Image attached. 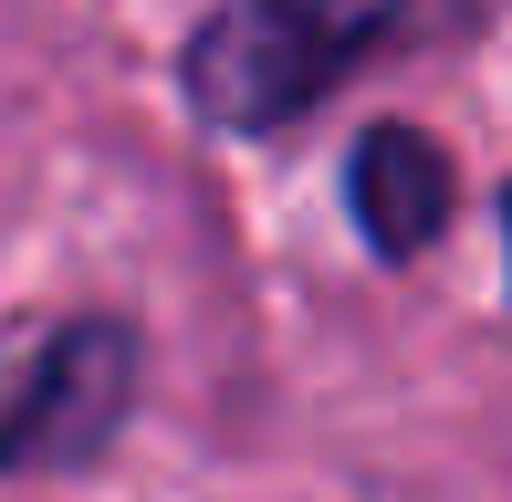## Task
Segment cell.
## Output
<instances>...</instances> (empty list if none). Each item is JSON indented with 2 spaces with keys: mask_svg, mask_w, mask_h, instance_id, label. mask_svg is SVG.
Returning a JSON list of instances; mask_svg holds the SVG:
<instances>
[{
  "mask_svg": "<svg viewBox=\"0 0 512 502\" xmlns=\"http://www.w3.org/2000/svg\"><path fill=\"white\" fill-rule=\"evenodd\" d=\"M387 0H220L178 53V84L209 126L272 136L345 84V63L377 42Z\"/></svg>",
  "mask_w": 512,
  "mask_h": 502,
  "instance_id": "1",
  "label": "cell"
},
{
  "mask_svg": "<svg viewBox=\"0 0 512 502\" xmlns=\"http://www.w3.org/2000/svg\"><path fill=\"white\" fill-rule=\"evenodd\" d=\"M126 408H136V325L74 314L0 387V471H84V461H105Z\"/></svg>",
  "mask_w": 512,
  "mask_h": 502,
  "instance_id": "2",
  "label": "cell"
},
{
  "mask_svg": "<svg viewBox=\"0 0 512 502\" xmlns=\"http://www.w3.org/2000/svg\"><path fill=\"white\" fill-rule=\"evenodd\" d=\"M450 199H460V168L450 147H439L429 126H366L356 157H345V210H356V231L387 251V262H418L439 231H450Z\"/></svg>",
  "mask_w": 512,
  "mask_h": 502,
  "instance_id": "3",
  "label": "cell"
},
{
  "mask_svg": "<svg viewBox=\"0 0 512 502\" xmlns=\"http://www.w3.org/2000/svg\"><path fill=\"white\" fill-rule=\"evenodd\" d=\"M502 251H512V189H502Z\"/></svg>",
  "mask_w": 512,
  "mask_h": 502,
  "instance_id": "4",
  "label": "cell"
}]
</instances>
